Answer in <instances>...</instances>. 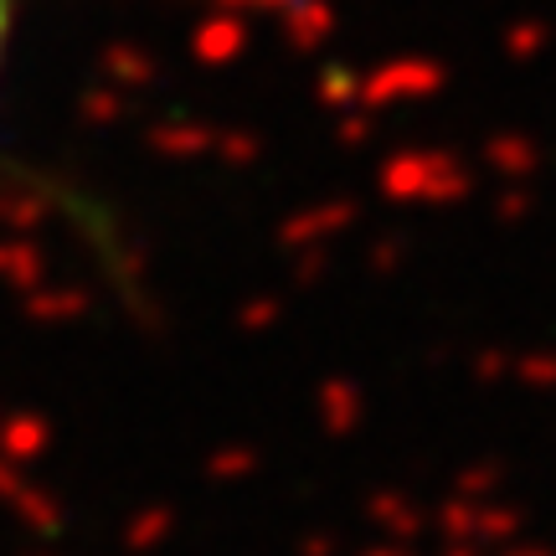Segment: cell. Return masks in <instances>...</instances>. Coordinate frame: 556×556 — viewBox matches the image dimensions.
I'll return each instance as SVG.
<instances>
[{"mask_svg":"<svg viewBox=\"0 0 556 556\" xmlns=\"http://www.w3.org/2000/svg\"><path fill=\"white\" fill-rule=\"evenodd\" d=\"M11 31H16V0H0V78H5V58H11Z\"/></svg>","mask_w":556,"mask_h":556,"instance_id":"cell-1","label":"cell"}]
</instances>
